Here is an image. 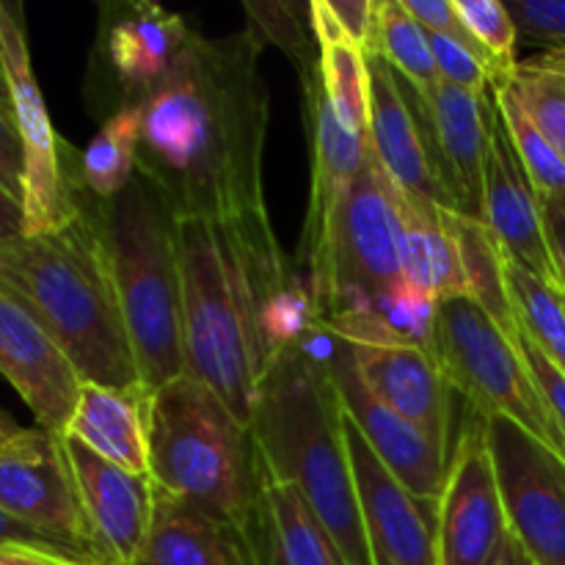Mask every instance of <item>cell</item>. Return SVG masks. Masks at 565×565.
Wrapping results in <instances>:
<instances>
[{"label":"cell","instance_id":"1","mask_svg":"<svg viewBox=\"0 0 565 565\" xmlns=\"http://www.w3.org/2000/svg\"><path fill=\"white\" fill-rule=\"evenodd\" d=\"M185 373L252 425L259 381L281 351L320 329L309 279L276 241L268 210L177 218Z\"/></svg>","mask_w":565,"mask_h":565},{"label":"cell","instance_id":"2","mask_svg":"<svg viewBox=\"0 0 565 565\" xmlns=\"http://www.w3.org/2000/svg\"><path fill=\"white\" fill-rule=\"evenodd\" d=\"M263 44L248 31L226 39L193 33L163 86L141 105L138 174L174 218H243L265 213L263 154L268 88Z\"/></svg>","mask_w":565,"mask_h":565},{"label":"cell","instance_id":"3","mask_svg":"<svg viewBox=\"0 0 565 565\" xmlns=\"http://www.w3.org/2000/svg\"><path fill=\"white\" fill-rule=\"evenodd\" d=\"M0 290L39 320L83 384L143 386L92 196L77 182L64 226L0 243Z\"/></svg>","mask_w":565,"mask_h":565},{"label":"cell","instance_id":"4","mask_svg":"<svg viewBox=\"0 0 565 565\" xmlns=\"http://www.w3.org/2000/svg\"><path fill=\"white\" fill-rule=\"evenodd\" d=\"M252 434L265 475L298 489L345 563L373 565L345 445L342 403L309 340L270 362L259 381Z\"/></svg>","mask_w":565,"mask_h":565},{"label":"cell","instance_id":"5","mask_svg":"<svg viewBox=\"0 0 565 565\" xmlns=\"http://www.w3.org/2000/svg\"><path fill=\"white\" fill-rule=\"evenodd\" d=\"M147 439L154 489L210 516L257 527L265 486L257 439L204 381L185 373L149 395Z\"/></svg>","mask_w":565,"mask_h":565},{"label":"cell","instance_id":"6","mask_svg":"<svg viewBox=\"0 0 565 565\" xmlns=\"http://www.w3.org/2000/svg\"><path fill=\"white\" fill-rule=\"evenodd\" d=\"M92 196V193H88ZM138 379L154 392L185 375L177 218L141 174L114 199L92 196Z\"/></svg>","mask_w":565,"mask_h":565},{"label":"cell","instance_id":"7","mask_svg":"<svg viewBox=\"0 0 565 565\" xmlns=\"http://www.w3.org/2000/svg\"><path fill=\"white\" fill-rule=\"evenodd\" d=\"M320 323L348 303L373 301L403 285L401 188L367 149V160L342 191L318 254L307 265Z\"/></svg>","mask_w":565,"mask_h":565},{"label":"cell","instance_id":"8","mask_svg":"<svg viewBox=\"0 0 565 565\" xmlns=\"http://www.w3.org/2000/svg\"><path fill=\"white\" fill-rule=\"evenodd\" d=\"M430 353L467 406L483 417H505L522 425L565 461V439L516 340L472 298L452 296L436 301Z\"/></svg>","mask_w":565,"mask_h":565},{"label":"cell","instance_id":"9","mask_svg":"<svg viewBox=\"0 0 565 565\" xmlns=\"http://www.w3.org/2000/svg\"><path fill=\"white\" fill-rule=\"evenodd\" d=\"M0 64L11 92V116L25 152L22 177V235L64 226L77 210V177L66 166L64 143L53 130L42 88L31 66L25 28L11 6L0 3Z\"/></svg>","mask_w":565,"mask_h":565},{"label":"cell","instance_id":"10","mask_svg":"<svg viewBox=\"0 0 565 565\" xmlns=\"http://www.w3.org/2000/svg\"><path fill=\"white\" fill-rule=\"evenodd\" d=\"M508 533L539 565H565V461L522 425L483 417Z\"/></svg>","mask_w":565,"mask_h":565},{"label":"cell","instance_id":"11","mask_svg":"<svg viewBox=\"0 0 565 565\" xmlns=\"http://www.w3.org/2000/svg\"><path fill=\"white\" fill-rule=\"evenodd\" d=\"M309 345H312V337H309ZM315 353L323 362L326 373H329L331 384H334L337 395H340L342 408H345L351 423L359 428V434L373 447L381 463L414 497L439 505L447 467H450V450L436 439H430L423 428L408 423L395 408L386 406L359 375L348 342L331 334L326 326L320 329V342Z\"/></svg>","mask_w":565,"mask_h":565},{"label":"cell","instance_id":"12","mask_svg":"<svg viewBox=\"0 0 565 565\" xmlns=\"http://www.w3.org/2000/svg\"><path fill=\"white\" fill-rule=\"evenodd\" d=\"M467 408V423L450 447V467L436 505L439 565H489L508 535L483 414Z\"/></svg>","mask_w":565,"mask_h":565},{"label":"cell","instance_id":"13","mask_svg":"<svg viewBox=\"0 0 565 565\" xmlns=\"http://www.w3.org/2000/svg\"><path fill=\"white\" fill-rule=\"evenodd\" d=\"M0 511L92 557L81 494L61 434L39 425L20 428L0 447Z\"/></svg>","mask_w":565,"mask_h":565},{"label":"cell","instance_id":"14","mask_svg":"<svg viewBox=\"0 0 565 565\" xmlns=\"http://www.w3.org/2000/svg\"><path fill=\"white\" fill-rule=\"evenodd\" d=\"M423 132L447 210L483 221L486 158L494 130V92L475 94L441 81L428 94L414 86Z\"/></svg>","mask_w":565,"mask_h":565},{"label":"cell","instance_id":"15","mask_svg":"<svg viewBox=\"0 0 565 565\" xmlns=\"http://www.w3.org/2000/svg\"><path fill=\"white\" fill-rule=\"evenodd\" d=\"M345 417V445L373 565H439L436 502L414 497Z\"/></svg>","mask_w":565,"mask_h":565},{"label":"cell","instance_id":"16","mask_svg":"<svg viewBox=\"0 0 565 565\" xmlns=\"http://www.w3.org/2000/svg\"><path fill=\"white\" fill-rule=\"evenodd\" d=\"M191 39L188 22L163 6H108L99 25L97 53L110 88V114L147 103L174 72Z\"/></svg>","mask_w":565,"mask_h":565},{"label":"cell","instance_id":"17","mask_svg":"<svg viewBox=\"0 0 565 565\" xmlns=\"http://www.w3.org/2000/svg\"><path fill=\"white\" fill-rule=\"evenodd\" d=\"M86 519L88 550L97 565H141L154 519V483L105 461L64 436Z\"/></svg>","mask_w":565,"mask_h":565},{"label":"cell","instance_id":"18","mask_svg":"<svg viewBox=\"0 0 565 565\" xmlns=\"http://www.w3.org/2000/svg\"><path fill=\"white\" fill-rule=\"evenodd\" d=\"M0 375L31 408L39 428L64 436L81 397V375L58 342L39 326V320L3 290H0Z\"/></svg>","mask_w":565,"mask_h":565},{"label":"cell","instance_id":"19","mask_svg":"<svg viewBox=\"0 0 565 565\" xmlns=\"http://www.w3.org/2000/svg\"><path fill=\"white\" fill-rule=\"evenodd\" d=\"M483 224L494 232L508 263L557 287L555 265L544 241L539 193L513 149L500 108H497L489 158H486Z\"/></svg>","mask_w":565,"mask_h":565},{"label":"cell","instance_id":"20","mask_svg":"<svg viewBox=\"0 0 565 565\" xmlns=\"http://www.w3.org/2000/svg\"><path fill=\"white\" fill-rule=\"evenodd\" d=\"M370 70V130L367 141L403 193L434 199L447 207L445 191L436 180L428 138L423 132L414 86L386 61L367 53Z\"/></svg>","mask_w":565,"mask_h":565},{"label":"cell","instance_id":"21","mask_svg":"<svg viewBox=\"0 0 565 565\" xmlns=\"http://www.w3.org/2000/svg\"><path fill=\"white\" fill-rule=\"evenodd\" d=\"M364 384L397 414L423 428L430 439L450 450L456 390L441 373L430 348L362 345L348 342Z\"/></svg>","mask_w":565,"mask_h":565},{"label":"cell","instance_id":"22","mask_svg":"<svg viewBox=\"0 0 565 565\" xmlns=\"http://www.w3.org/2000/svg\"><path fill=\"white\" fill-rule=\"evenodd\" d=\"M298 75H301L303 86V110H307L309 149H312V191H309V210L307 221H303L301 246H298V259L307 268L318 254L326 224H329L342 191L351 185V180L367 160L370 141L359 138L337 119L329 94L323 88L320 64L298 72Z\"/></svg>","mask_w":565,"mask_h":565},{"label":"cell","instance_id":"23","mask_svg":"<svg viewBox=\"0 0 565 565\" xmlns=\"http://www.w3.org/2000/svg\"><path fill=\"white\" fill-rule=\"evenodd\" d=\"M141 565H263V552L257 527L210 516L154 489V519Z\"/></svg>","mask_w":565,"mask_h":565},{"label":"cell","instance_id":"24","mask_svg":"<svg viewBox=\"0 0 565 565\" xmlns=\"http://www.w3.org/2000/svg\"><path fill=\"white\" fill-rule=\"evenodd\" d=\"M149 395L152 392L147 386L116 390L83 384L64 436L77 439L83 447L127 472L149 475Z\"/></svg>","mask_w":565,"mask_h":565},{"label":"cell","instance_id":"25","mask_svg":"<svg viewBox=\"0 0 565 565\" xmlns=\"http://www.w3.org/2000/svg\"><path fill=\"white\" fill-rule=\"evenodd\" d=\"M403 207V281L423 296H463V270L456 237L447 226V207L434 199L401 191Z\"/></svg>","mask_w":565,"mask_h":565},{"label":"cell","instance_id":"26","mask_svg":"<svg viewBox=\"0 0 565 565\" xmlns=\"http://www.w3.org/2000/svg\"><path fill=\"white\" fill-rule=\"evenodd\" d=\"M257 539L263 565H348L298 489L268 475L259 500Z\"/></svg>","mask_w":565,"mask_h":565},{"label":"cell","instance_id":"27","mask_svg":"<svg viewBox=\"0 0 565 565\" xmlns=\"http://www.w3.org/2000/svg\"><path fill=\"white\" fill-rule=\"evenodd\" d=\"M309 11H312V28L320 47V77H323L331 108L348 130L356 132L359 138H367L370 70L364 44L340 25L326 0L309 3Z\"/></svg>","mask_w":565,"mask_h":565},{"label":"cell","instance_id":"28","mask_svg":"<svg viewBox=\"0 0 565 565\" xmlns=\"http://www.w3.org/2000/svg\"><path fill=\"white\" fill-rule=\"evenodd\" d=\"M447 226L456 237L463 270V296L472 298L511 340H519V320L508 292V257L494 232L478 218L445 210Z\"/></svg>","mask_w":565,"mask_h":565},{"label":"cell","instance_id":"29","mask_svg":"<svg viewBox=\"0 0 565 565\" xmlns=\"http://www.w3.org/2000/svg\"><path fill=\"white\" fill-rule=\"evenodd\" d=\"M141 105L119 108L105 116L97 136L77 158V182L86 193L105 202L114 199L136 180L138 149H141Z\"/></svg>","mask_w":565,"mask_h":565},{"label":"cell","instance_id":"30","mask_svg":"<svg viewBox=\"0 0 565 565\" xmlns=\"http://www.w3.org/2000/svg\"><path fill=\"white\" fill-rule=\"evenodd\" d=\"M364 53L379 55L412 86L428 94L441 83L425 28L408 14L403 0H375Z\"/></svg>","mask_w":565,"mask_h":565},{"label":"cell","instance_id":"31","mask_svg":"<svg viewBox=\"0 0 565 565\" xmlns=\"http://www.w3.org/2000/svg\"><path fill=\"white\" fill-rule=\"evenodd\" d=\"M508 292L519 331L565 375V307L557 287L508 263Z\"/></svg>","mask_w":565,"mask_h":565},{"label":"cell","instance_id":"32","mask_svg":"<svg viewBox=\"0 0 565 565\" xmlns=\"http://www.w3.org/2000/svg\"><path fill=\"white\" fill-rule=\"evenodd\" d=\"M494 103L500 108L502 119H505L508 136H511L513 149H516L535 193L550 196V193L565 191V160L552 147L550 138L539 130V125L530 119L516 88H513L511 77H505V81L494 86Z\"/></svg>","mask_w":565,"mask_h":565},{"label":"cell","instance_id":"33","mask_svg":"<svg viewBox=\"0 0 565 565\" xmlns=\"http://www.w3.org/2000/svg\"><path fill=\"white\" fill-rule=\"evenodd\" d=\"M513 88L522 99L530 119L550 138L552 147L565 160V64L552 53L541 50L539 55L519 61L511 75Z\"/></svg>","mask_w":565,"mask_h":565},{"label":"cell","instance_id":"34","mask_svg":"<svg viewBox=\"0 0 565 565\" xmlns=\"http://www.w3.org/2000/svg\"><path fill=\"white\" fill-rule=\"evenodd\" d=\"M248 33L265 47V42H274L292 58L298 72L320 64L318 36L312 28V11L309 6L296 3H246Z\"/></svg>","mask_w":565,"mask_h":565},{"label":"cell","instance_id":"35","mask_svg":"<svg viewBox=\"0 0 565 565\" xmlns=\"http://www.w3.org/2000/svg\"><path fill=\"white\" fill-rule=\"evenodd\" d=\"M458 20L469 31L489 64L494 66L497 83L505 81L513 72L519 44V28L513 22V14L500 0H452ZM494 83V86H497Z\"/></svg>","mask_w":565,"mask_h":565},{"label":"cell","instance_id":"36","mask_svg":"<svg viewBox=\"0 0 565 565\" xmlns=\"http://www.w3.org/2000/svg\"><path fill=\"white\" fill-rule=\"evenodd\" d=\"M519 39L544 50H565V0H508Z\"/></svg>","mask_w":565,"mask_h":565},{"label":"cell","instance_id":"37","mask_svg":"<svg viewBox=\"0 0 565 565\" xmlns=\"http://www.w3.org/2000/svg\"><path fill=\"white\" fill-rule=\"evenodd\" d=\"M516 345L519 351H522L524 362H527L530 367V375H533L535 386H539L541 397H544L546 406H550L552 417H555L557 428H561L565 439V375L544 356V353L539 351V348L533 345V342L527 340V337L522 334V331H519Z\"/></svg>","mask_w":565,"mask_h":565},{"label":"cell","instance_id":"38","mask_svg":"<svg viewBox=\"0 0 565 565\" xmlns=\"http://www.w3.org/2000/svg\"><path fill=\"white\" fill-rule=\"evenodd\" d=\"M0 546H25V550L47 552V555H58V557H72V561L94 563L92 557H86L83 552L72 550V546L64 544V541L53 539V535L42 533V530H36V527H31V524L20 522V519L9 516L6 511H0Z\"/></svg>","mask_w":565,"mask_h":565},{"label":"cell","instance_id":"39","mask_svg":"<svg viewBox=\"0 0 565 565\" xmlns=\"http://www.w3.org/2000/svg\"><path fill=\"white\" fill-rule=\"evenodd\" d=\"M403 3H406L408 14H412L428 33H445V36H452L458 39V42H467L472 44V47H478L475 39L469 36L467 28H463V22L458 20L452 0H403ZM480 53H483V50H480ZM491 70H494V66H491Z\"/></svg>","mask_w":565,"mask_h":565},{"label":"cell","instance_id":"40","mask_svg":"<svg viewBox=\"0 0 565 565\" xmlns=\"http://www.w3.org/2000/svg\"><path fill=\"white\" fill-rule=\"evenodd\" d=\"M22 177H25V152L14 116L0 110V188L22 202Z\"/></svg>","mask_w":565,"mask_h":565},{"label":"cell","instance_id":"41","mask_svg":"<svg viewBox=\"0 0 565 565\" xmlns=\"http://www.w3.org/2000/svg\"><path fill=\"white\" fill-rule=\"evenodd\" d=\"M541 224H544V241L550 248V259L555 265L557 287L565 290V191L539 196Z\"/></svg>","mask_w":565,"mask_h":565},{"label":"cell","instance_id":"42","mask_svg":"<svg viewBox=\"0 0 565 565\" xmlns=\"http://www.w3.org/2000/svg\"><path fill=\"white\" fill-rule=\"evenodd\" d=\"M326 3L334 11L340 25L345 28L356 42L364 44L370 22H373V0H326Z\"/></svg>","mask_w":565,"mask_h":565},{"label":"cell","instance_id":"43","mask_svg":"<svg viewBox=\"0 0 565 565\" xmlns=\"http://www.w3.org/2000/svg\"><path fill=\"white\" fill-rule=\"evenodd\" d=\"M0 565H97V563L47 555V552L25 550V546H0Z\"/></svg>","mask_w":565,"mask_h":565},{"label":"cell","instance_id":"44","mask_svg":"<svg viewBox=\"0 0 565 565\" xmlns=\"http://www.w3.org/2000/svg\"><path fill=\"white\" fill-rule=\"evenodd\" d=\"M22 226H25V218H22V202L0 188V243L20 237Z\"/></svg>","mask_w":565,"mask_h":565},{"label":"cell","instance_id":"45","mask_svg":"<svg viewBox=\"0 0 565 565\" xmlns=\"http://www.w3.org/2000/svg\"><path fill=\"white\" fill-rule=\"evenodd\" d=\"M489 565H539V563H535L533 557L524 552V546L519 544L511 533H508L505 541H502V546L497 550V555L491 557Z\"/></svg>","mask_w":565,"mask_h":565},{"label":"cell","instance_id":"46","mask_svg":"<svg viewBox=\"0 0 565 565\" xmlns=\"http://www.w3.org/2000/svg\"><path fill=\"white\" fill-rule=\"evenodd\" d=\"M0 110L11 116V92H9V81H6L3 64H0Z\"/></svg>","mask_w":565,"mask_h":565},{"label":"cell","instance_id":"47","mask_svg":"<svg viewBox=\"0 0 565 565\" xmlns=\"http://www.w3.org/2000/svg\"><path fill=\"white\" fill-rule=\"evenodd\" d=\"M17 430H20V428H17V425L11 423V419L6 417V414H0V447H3L6 441H9L11 436L17 434Z\"/></svg>","mask_w":565,"mask_h":565},{"label":"cell","instance_id":"48","mask_svg":"<svg viewBox=\"0 0 565 565\" xmlns=\"http://www.w3.org/2000/svg\"><path fill=\"white\" fill-rule=\"evenodd\" d=\"M544 53H552L557 61H563V64H565V50H544Z\"/></svg>","mask_w":565,"mask_h":565}]
</instances>
